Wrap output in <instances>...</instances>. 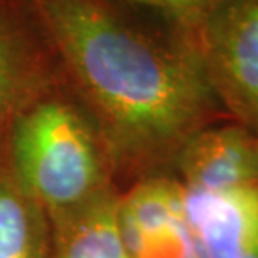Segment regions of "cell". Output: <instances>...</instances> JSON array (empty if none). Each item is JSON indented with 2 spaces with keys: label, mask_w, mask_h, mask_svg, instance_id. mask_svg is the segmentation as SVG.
<instances>
[{
  "label": "cell",
  "mask_w": 258,
  "mask_h": 258,
  "mask_svg": "<svg viewBox=\"0 0 258 258\" xmlns=\"http://www.w3.org/2000/svg\"><path fill=\"white\" fill-rule=\"evenodd\" d=\"M58 217L57 258H132L115 197L97 194Z\"/></svg>",
  "instance_id": "obj_7"
},
{
  "label": "cell",
  "mask_w": 258,
  "mask_h": 258,
  "mask_svg": "<svg viewBox=\"0 0 258 258\" xmlns=\"http://www.w3.org/2000/svg\"><path fill=\"white\" fill-rule=\"evenodd\" d=\"M120 225L132 258H203L186 220L182 186L165 173L142 178L120 200Z\"/></svg>",
  "instance_id": "obj_4"
},
{
  "label": "cell",
  "mask_w": 258,
  "mask_h": 258,
  "mask_svg": "<svg viewBox=\"0 0 258 258\" xmlns=\"http://www.w3.org/2000/svg\"><path fill=\"white\" fill-rule=\"evenodd\" d=\"M0 258H43L38 203L10 180H0Z\"/></svg>",
  "instance_id": "obj_9"
},
{
  "label": "cell",
  "mask_w": 258,
  "mask_h": 258,
  "mask_svg": "<svg viewBox=\"0 0 258 258\" xmlns=\"http://www.w3.org/2000/svg\"><path fill=\"white\" fill-rule=\"evenodd\" d=\"M182 195L203 258H258V182Z\"/></svg>",
  "instance_id": "obj_5"
},
{
  "label": "cell",
  "mask_w": 258,
  "mask_h": 258,
  "mask_svg": "<svg viewBox=\"0 0 258 258\" xmlns=\"http://www.w3.org/2000/svg\"><path fill=\"white\" fill-rule=\"evenodd\" d=\"M173 167L185 188L215 190L258 182L256 134L232 120L212 125L186 142Z\"/></svg>",
  "instance_id": "obj_6"
},
{
  "label": "cell",
  "mask_w": 258,
  "mask_h": 258,
  "mask_svg": "<svg viewBox=\"0 0 258 258\" xmlns=\"http://www.w3.org/2000/svg\"><path fill=\"white\" fill-rule=\"evenodd\" d=\"M182 32L230 120L256 134L258 0H222Z\"/></svg>",
  "instance_id": "obj_3"
},
{
  "label": "cell",
  "mask_w": 258,
  "mask_h": 258,
  "mask_svg": "<svg viewBox=\"0 0 258 258\" xmlns=\"http://www.w3.org/2000/svg\"><path fill=\"white\" fill-rule=\"evenodd\" d=\"M108 144L145 177L230 117L173 22L115 0H22ZM233 122V120H232Z\"/></svg>",
  "instance_id": "obj_1"
},
{
  "label": "cell",
  "mask_w": 258,
  "mask_h": 258,
  "mask_svg": "<svg viewBox=\"0 0 258 258\" xmlns=\"http://www.w3.org/2000/svg\"><path fill=\"white\" fill-rule=\"evenodd\" d=\"M256 140H258V130H256Z\"/></svg>",
  "instance_id": "obj_11"
},
{
  "label": "cell",
  "mask_w": 258,
  "mask_h": 258,
  "mask_svg": "<svg viewBox=\"0 0 258 258\" xmlns=\"http://www.w3.org/2000/svg\"><path fill=\"white\" fill-rule=\"evenodd\" d=\"M32 19L22 0H0V123L34 100V57L29 38Z\"/></svg>",
  "instance_id": "obj_8"
},
{
  "label": "cell",
  "mask_w": 258,
  "mask_h": 258,
  "mask_svg": "<svg viewBox=\"0 0 258 258\" xmlns=\"http://www.w3.org/2000/svg\"><path fill=\"white\" fill-rule=\"evenodd\" d=\"M14 150L20 185L57 215L97 195V148L89 125L69 103L58 98L29 103L15 122Z\"/></svg>",
  "instance_id": "obj_2"
},
{
  "label": "cell",
  "mask_w": 258,
  "mask_h": 258,
  "mask_svg": "<svg viewBox=\"0 0 258 258\" xmlns=\"http://www.w3.org/2000/svg\"><path fill=\"white\" fill-rule=\"evenodd\" d=\"M115 2L160 14L175 25L185 29L195 24L222 0H115Z\"/></svg>",
  "instance_id": "obj_10"
}]
</instances>
